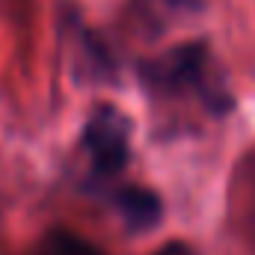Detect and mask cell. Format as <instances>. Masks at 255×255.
Returning <instances> with one entry per match:
<instances>
[{"label": "cell", "instance_id": "52a82bcc", "mask_svg": "<svg viewBox=\"0 0 255 255\" xmlns=\"http://www.w3.org/2000/svg\"><path fill=\"white\" fill-rule=\"evenodd\" d=\"M157 255H193V250L187 244H181V241H172V244H166Z\"/></svg>", "mask_w": 255, "mask_h": 255}, {"label": "cell", "instance_id": "3957f363", "mask_svg": "<svg viewBox=\"0 0 255 255\" xmlns=\"http://www.w3.org/2000/svg\"><path fill=\"white\" fill-rule=\"evenodd\" d=\"M229 214H232V223H235L238 235L255 253V148H250L241 157V163L232 175Z\"/></svg>", "mask_w": 255, "mask_h": 255}, {"label": "cell", "instance_id": "277c9868", "mask_svg": "<svg viewBox=\"0 0 255 255\" xmlns=\"http://www.w3.org/2000/svg\"><path fill=\"white\" fill-rule=\"evenodd\" d=\"M113 202L122 214V220L128 223V229L133 232H148L157 226L160 214H163V205H160V196L139 184H128L122 190L113 193Z\"/></svg>", "mask_w": 255, "mask_h": 255}, {"label": "cell", "instance_id": "5b68a950", "mask_svg": "<svg viewBox=\"0 0 255 255\" xmlns=\"http://www.w3.org/2000/svg\"><path fill=\"white\" fill-rule=\"evenodd\" d=\"M30 255H104L95 244H89L86 238L74 235V232H65V229H54L48 232L39 247Z\"/></svg>", "mask_w": 255, "mask_h": 255}, {"label": "cell", "instance_id": "8992f818", "mask_svg": "<svg viewBox=\"0 0 255 255\" xmlns=\"http://www.w3.org/2000/svg\"><path fill=\"white\" fill-rule=\"evenodd\" d=\"M199 6V0H145V15H157V21H169V18H175V15H181V12H187V9H196Z\"/></svg>", "mask_w": 255, "mask_h": 255}, {"label": "cell", "instance_id": "6da1fadb", "mask_svg": "<svg viewBox=\"0 0 255 255\" xmlns=\"http://www.w3.org/2000/svg\"><path fill=\"white\" fill-rule=\"evenodd\" d=\"M142 80L160 95H199L208 107H226V95L211 77V54L202 42H184L142 65Z\"/></svg>", "mask_w": 255, "mask_h": 255}, {"label": "cell", "instance_id": "7a4b0ae2", "mask_svg": "<svg viewBox=\"0 0 255 255\" xmlns=\"http://www.w3.org/2000/svg\"><path fill=\"white\" fill-rule=\"evenodd\" d=\"M128 119L110 104H101L83 128V151L89 157V172L98 181H113L122 175L130 157Z\"/></svg>", "mask_w": 255, "mask_h": 255}]
</instances>
